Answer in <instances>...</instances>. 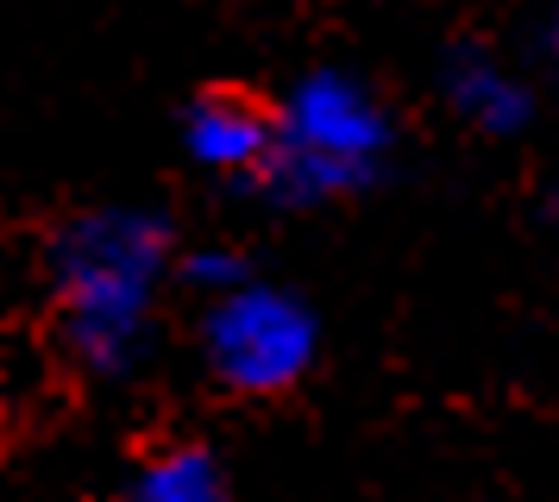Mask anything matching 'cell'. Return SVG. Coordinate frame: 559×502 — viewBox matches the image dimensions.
I'll return each instance as SVG.
<instances>
[{
  "mask_svg": "<svg viewBox=\"0 0 559 502\" xmlns=\"http://www.w3.org/2000/svg\"><path fill=\"white\" fill-rule=\"evenodd\" d=\"M182 239L157 207H82L45 239V308L63 364L88 383H127L177 289Z\"/></svg>",
  "mask_w": 559,
  "mask_h": 502,
  "instance_id": "cell-1",
  "label": "cell"
},
{
  "mask_svg": "<svg viewBox=\"0 0 559 502\" xmlns=\"http://www.w3.org/2000/svg\"><path fill=\"white\" fill-rule=\"evenodd\" d=\"M540 214H547V226H554V232H559V176H554V182H547V201H540Z\"/></svg>",
  "mask_w": 559,
  "mask_h": 502,
  "instance_id": "cell-8",
  "label": "cell"
},
{
  "mask_svg": "<svg viewBox=\"0 0 559 502\" xmlns=\"http://www.w3.org/2000/svg\"><path fill=\"white\" fill-rule=\"evenodd\" d=\"M120 502H233V471L214 440L164 433V440H145L132 452Z\"/></svg>",
  "mask_w": 559,
  "mask_h": 502,
  "instance_id": "cell-6",
  "label": "cell"
},
{
  "mask_svg": "<svg viewBox=\"0 0 559 502\" xmlns=\"http://www.w3.org/2000/svg\"><path fill=\"white\" fill-rule=\"evenodd\" d=\"M195 346H202V371L221 396L283 402L321 364V314L308 296L252 271L246 283L202 301Z\"/></svg>",
  "mask_w": 559,
  "mask_h": 502,
  "instance_id": "cell-3",
  "label": "cell"
},
{
  "mask_svg": "<svg viewBox=\"0 0 559 502\" xmlns=\"http://www.w3.org/2000/svg\"><path fill=\"white\" fill-rule=\"evenodd\" d=\"M440 95L484 139H515V132L534 125V88L490 45H472V38L447 45V57H440Z\"/></svg>",
  "mask_w": 559,
  "mask_h": 502,
  "instance_id": "cell-5",
  "label": "cell"
},
{
  "mask_svg": "<svg viewBox=\"0 0 559 502\" xmlns=\"http://www.w3.org/2000/svg\"><path fill=\"white\" fill-rule=\"evenodd\" d=\"M252 276V258L239 246H182L177 258V289H189V296H221V289H233V283H246Z\"/></svg>",
  "mask_w": 559,
  "mask_h": 502,
  "instance_id": "cell-7",
  "label": "cell"
},
{
  "mask_svg": "<svg viewBox=\"0 0 559 502\" xmlns=\"http://www.w3.org/2000/svg\"><path fill=\"white\" fill-rule=\"evenodd\" d=\"M554 57H559V13H554Z\"/></svg>",
  "mask_w": 559,
  "mask_h": 502,
  "instance_id": "cell-10",
  "label": "cell"
},
{
  "mask_svg": "<svg viewBox=\"0 0 559 502\" xmlns=\"http://www.w3.org/2000/svg\"><path fill=\"white\" fill-rule=\"evenodd\" d=\"M277 157L246 195L271 207H333L365 195L396 151V120L383 95L353 70H308L289 95H277Z\"/></svg>",
  "mask_w": 559,
  "mask_h": 502,
  "instance_id": "cell-2",
  "label": "cell"
},
{
  "mask_svg": "<svg viewBox=\"0 0 559 502\" xmlns=\"http://www.w3.org/2000/svg\"><path fill=\"white\" fill-rule=\"evenodd\" d=\"M308 7H346V0H308Z\"/></svg>",
  "mask_w": 559,
  "mask_h": 502,
  "instance_id": "cell-9",
  "label": "cell"
},
{
  "mask_svg": "<svg viewBox=\"0 0 559 502\" xmlns=\"http://www.w3.org/2000/svg\"><path fill=\"white\" fill-rule=\"evenodd\" d=\"M277 95H258L239 82H214L182 107V151L189 164H202L207 176H221L233 189H252L264 164L277 157Z\"/></svg>",
  "mask_w": 559,
  "mask_h": 502,
  "instance_id": "cell-4",
  "label": "cell"
}]
</instances>
